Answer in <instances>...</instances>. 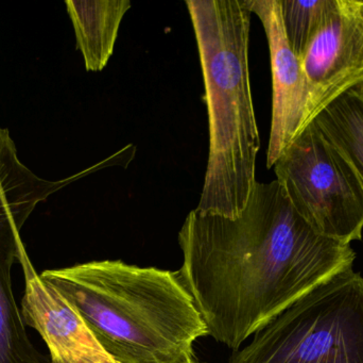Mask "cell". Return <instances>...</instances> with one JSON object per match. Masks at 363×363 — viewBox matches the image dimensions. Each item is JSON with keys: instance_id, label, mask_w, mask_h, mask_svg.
<instances>
[{"instance_id": "cell-7", "label": "cell", "mask_w": 363, "mask_h": 363, "mask_svg": "<svg viewBox=\"0 0 363 363\" xmlns=\"http://www.w3.org/2000/svg\"><path fill=\"white\" fill-rule=\"evenodd\" d=\"M264 26L272 72V121L267 166L273 168L294 139L311 124V91L300 58L286 38L279 0H249Z\"/></svg>"}, {"instance_id": "cell-9", "label": "cell", "mask_w": 363, "mask_h": 363, "mask_svg": "<svg viewBox=\"0 0 363 363\" xmlns=\"http://www.w3.org/2000/svg\"><path fill=\"white\" fill-rule=\"evenodd\" d=\"M34 209L0 195V363H51L30 340L12 290V268L28 255L21 228Z\"/></svg>"}, {"instance_id": "cell-2", "label": "cell", "mask_w": 363, "mask_h": 363, "mask_svg": "<svg viewBox=\"0 0 363 363\" xmlns=\"http://www.w3.org/2000/svg\"><path fill=\"white\" fill-rule=\"evenodd\" d=\"M42 279L82 315L116 363H187L208 336L172 271L102 260L46 270Z\"/></svg>"}, {"instance_id": "cell-10", "label": "cell", "mask_w": 363, "mask_h": 363, "mask_svg": "<svg viewBox=\"0 0 363 363\" xmlns=\"http://www.w3.org/2000/svg\"><path fill=\"white\" fill-rule=\"evenodd\" d=\"M68 15L87 72H101L114 53L119 28L132 4L129 0H67Z\"/></svg>"}, {"instance_id": "cell-1", "label": "cell", "mask_w": 363, "mask_h": 363, "mask_svg": "<svg viewBox=\"0 0 363 363\" xmlns=\"http://www.w3.org/2000/svg\"><path fill=\"white\" fill-rule=\"evenodd\" d=\"M179 244L177 278L208 336L234 352L356 259L351 244L318 234L298 215L277 179L257 181L236 219L192 210Z\"/></svg>"}, {"instance_id": "cell-12", "label": "cell", "mask_w": 363, "mask_h": 363, "mask_svg": "<svg viewBox=\"0 0 363 363\" xmlns=\"http://www.w3.org/2000/svg\"><path fill=\"white\" fill-rule=\"evenodd\" d=\"M335 1L336 0H279L286 38L300 60L334 8Z\"/></svg>"}, {"instance_id": "cell-13", "label": "cell", "mask_w": 363, "mask_h": 363, "mask_svg": "<svg viewBox=\"0 0 363 363\" xmlns=\"http://www.w3.org/2000/svg\"><path fill=\"white\" fill-rule=\"evenodd\" d=\"M187 363H199V362H194V360L192 359L191 362H187Z\"/></svg>"}, {"instance_id": "cell-5", "label": "cell", "mask_w": 363, "mask_h": 363, "mask_svg": "<svg viewBox=\"0 0 363 363\" xmlns=\"http://www.w3.org/2000/svg\"><path fill=\"white\" fill-rule=\"evenodd\" d=\"M274 172L292 206L318 234L345 244L362 240V180L315 121L286 148Z\"/></svg>"}, {"instance_id": "cell-11", "label": "cell", "mask_w": 363, "mask_h": 363, "mask_svg": "<svg viewBox=\"0 0 363 363\" xmlns=\"http://www.w3.org/2000/svg\"><path fill=\"white\" fill-rule=\"evenodd\" d=\"M313 121L355 168L363 185V82L330 102Z\"/></svg>"}, {"instance_id": "cell-8", "label": "cell", "mask_w": 363, "mask_h": 363, "mask_svg": "<svg viewBox=\"0 0 363 363\" xmlns=\"http://www.w3.org/2000/svg\"><path fill=\"white\" fill-rule=\"evenodd\" d=\"M21 266L26 281L21 315L46 343L51 363H116L79 311L36 273L28 255Z\"/></svg>"}, {"instance_id": "cell-3", "label": "cell", "mask_w": 363, "mask_h": 363, "mask_svg": "<svg viewBox=\"0 0 363 363\" xmlns=\"http://www.w3.org/2000/svg\"><path fill=\"white\" fill-rule=\"evenodd\" d=\"M208 113L209 151L201 215L236 219L255 187L259 132L249 70V0H187Z\"/></svg>"}, {"instance_id": "cell-6", "label": "cell", "mask_w": 363, "mask_h": 363, "mask_svg": "<svg viewBox=\"0 0 363 363\" xmlns=\"http://www.w3.org/2000/svg\"><path fill=\"white\" fill-rule=\"evenodd\" d=\"M311 91V123L363 82V0H336L301 59Z\"/></svg>"}, {"instance_id": "cell-4", "label": "cell", "mask_w": 363, "mask_h": 363, "mask_svg": "<svg viewBox=\"0 0 363 363\" xmlns=\"http://www.w3.org/2000/svg\"><path fill=\"white\" fill-rule=\"evenodd\" d=\"M228 363H363V277L335 275L288 307Z\"/></svg>"}]
</instances>
